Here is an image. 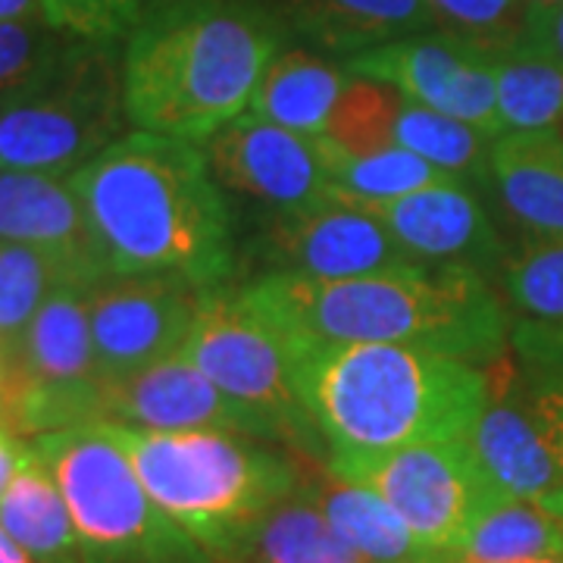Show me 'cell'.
<instances>
[{
    "instance_id": "obj_41",
    "label": "cell",
    "mask_w": 563,
    "mask_h": 563,
    "mask_svg": "<svg viewBox=\"0 0 563 563\" xmlns=\"http://www.w3.org/2000/svg\"><path fill=\"white\" fill-rule=\"evenodd\" d=\"M539 504H542L544 510H551V514H554V517H558V520L563 523V488L551 492V495H548V498H542Z\"/></svg>"
},
{
    "instance_id": "obj_38",
    "label": "cell",
    "mask_w": 563,
    "mask_h": 563,
    "mask_svg": "<svg viewBox=\"0 0 563 563\" xmlns=\"http://www.w3.org/2000/svg\"><path fill=\"white\" fill-rule=\"evenodd\" d=\"M29 451L32 448H29V442H22V435H16L7 426H0V495L7 492V485L13 483V476L20 473Z\"/></svg>"
},
{
    "instance_id": "obj_46",
    "label": "cell",
    "mask_w": 563,
    "mask_h": 563,
    "mask_svg": "<svg viewBox=\"0 0 563 563\" xmlns=\"http://www.w3.org/2000/svg\"><path fill=\"white\" fill-rule=\"evenodd\" d=\"M561 132H563V129H561Z\"/></svg>"
},
{
    "instance_id": "obj_3",
    "label": "cell",
    "mask_w": 563,
    "mask_h": 563,
    "mask_svg": "<svg viewBox=\"0 0 563 563\" xmlns=\"http://www.w3.org/2000/svg\"><path fill=\"white\" fill-rule=\"evenodd\" d=\"M285 25L261 0H154L122 51L129 122L203 144L251 107Z\"/></svg>"
},
{
    "instance_id": "obj_31",
    "label": "cell",
    "mask_w": 563,
    "mask_h": 563,
    "mask_svg": "<svg viewBox=\"0 0 563 563\" xmlns=\"http://www.w3.org/2000/svg\"><path fill=\"white\" fill-rule=\"evenodd\" d=\"M401 103L404 95L398 88L351 76L322 135L335 147H342L344 154H357V157L395 147V120Z\"/></svg>"
},
{
    "instance_id": "obj_2",
    "label": "cell",
    "mask_w": 563,
    "mask_h": 563,
    "mask_svg": "<svg viewBox=\"0 0 563 563\" xmlns=\"http://www.w3.org/2000/svg\"><path fill=\"white\" fill-rule=\"evenodd\" d=\"M242 295L288 342L420 344L476 366L504 361L510 342L507 307L470 266L420 263L357 279L263 273Z\"/></svg>"
},
{
    "instance_id": "obj_7",
    "label": "cell",
    "mask_w": 563,
    "mask_h": 563,
    "mask_svg": "<svg viewBox=\"0 0 563 563\" xmlns=\"http://www.w3.org/2000/svg\"><path fill=\"white\" fill-rule=\"evenodd\" d=\"M29 444L60 485L81 563H217L147 495L103 422L44 432Z\"/></svg>"
},
{
    "instance_id": "obj_6",
    "label": "cell",
    "mask_w": 563,
    "mask_h": 563,
    "mask_svg": "<svg viewBox=\"0 0 563 563\" xmlns=\"http://www.w3.org/2000/svg\"><path fill=\"white\" fill-rule=\"evenodd\" d=\"M129 122L120 44L66 38L0 95V169L73 176Z\"/></svg>"
},
{
    "instance_id": "obj_4",
    "label": "cell",
    "mask_w": 563,
    "mask_h": 563,
    "mask_svg": "<svg viewBox=\"0 0 563 563\" xmlns=\"http://www.w3.org/2000/svg\"><path fill=\"white\" fill-rule=\"evenodd\" d=\"M291 344V373L329 454L466 439L492 398L488 366L420 344Z\"/></svg>"
},
{
    "instance_id": "obj_34",
    "label": "cell",
    "mask_w": 563,
    "mask_h": 563,
    "mask_svg": "<svg viewBox=\"0 0 563 563\" xmlns=\"http://www.w3.org/2000/svg\"><path fill=\"white\" fill-rule=\"evenodd\" d=\"M66 38L44 20L0 22V95L32 76Z\"/></svg>"
},
{
    "instance_id": "obj_1",
    "label": "cell",
    "mask_w": 563,
    "mask_h": 563,
    "mask_svg": "<svg viewBox=\"0 0 563 563\" xmlns=\"http://www.w3.org/2000/svg\"><path fill=\"white\" fill-rule=\"evenodd\" d=\"M103 276H179L222 288L235 229L203 144L135 129L73 176Z\"/></svg>"
},
{
    "instance_id": "obj_27",
    "label": "cell",
    "mask_w": 563,
    "mask_h": 563,
    "mask_svg": "<svg viewBox=\"0 0 563 563\" xmlns=\"http://www.w3.org/2000/svg\"><path fill=\"white\" fill-rule=\"evenodd\" d=\"M320 147L332 191L363 198V201L401 198V195L426 191V188H435V185L461 181L457 176L444 173L429 161H422L420 154L398 147V144L376 151V154H361L357 157V154H344L342 147H335L325 135H320Z\"/></svg>"
},
{
    "instance_id": "obj_42",
    "label": "cell",
    "mask_w": 563,
    "mask_h": 563,
    "mask_svg": "<svg viewBox=\"0 0 563 563\" xmlns=\"http://www.w3.org/2000/svg\"><path fill=\"white\" fill-rule=\"evenodd\" d=\"M7 383H10V361L0 354V401H3V391H7Z\"/></svg>"
},
{
    "instance_id": "obj_15",
    "label": "cell",
    "mask_w": 563,
    "mask_h": 563,
    "mask_svg": "<svg viewBox=\"0 0 563 563\" xmlns=\"http://www.w3.org/2000/svg\"><path fill=\"white\" fill-rule=\"evenodd\" d=\"M470 185H435L426 191L385 198V201H363L335 191L344 201L357 203L369 217L383 222L395 235V242L417 263L432 266H470L495 279L501 273L507 244L495 220L488 217L485 203L466 191Z\"/></svg>"
},
{
    "instance_id": "obj_44",
    "label": "cell",
    "mask_w": 563,
    "mask_h": 563,
    "mask_svg": "<svg viewBox=\"0 0 563 563\" xmlns=\"http://www.w3.org/2000/svg\"><path fill=\"white\" fill-rule=\"evenodd\" d=\"M0 426H7V413H3V401H0ZM10 429V426H7Z\"/></svg>"
},
{
    "instance_id": "obj_8",
    "label": "cell",
    "mask_w": 563,
    "mask_h": 563,
    "mask_svg": "<svg viewBox=\"0 0 563 563\" xmlns=\"http://www.w3.org/2000/svg\"><path fill=\"white\" fill-rule=\"evenodd\" d=\"M225 398L242 407L263 442H285L303 457H329L291 373V344L242 291L210 288L179 351Z\"/></svg>"
},
{
    "instance_id": "obj_28",
    "label": "cell",
    "mask_w": 563,
    "mask_h": 563,
    "mask_svg": "<svg viewBox=\"0 0 563 563\" xmlns=\"http://www.w3.org/2000/svg\"><path fill=\"white\" fill-rule=\"evenodd\" d=\"M492 135L466 122L444 117L422 103L404 98L395 120V144L420 154L422 161L457 176L466 185H488V151Z\"/></svg>"
},
{
    "instance_id": "obj_36",
    "label": "cell",
    "mask_w": 563,
    "mask_h": 563,
    "mask_svg": "<svg viewBox=\"0 0 563 563\" xmlns=\"http://www.w3.org/2000/svg\"><path fill=\"white\" fill-rule=\"evenodd\" d=\"M517 391L529 420L563 470V383L526 379L523 373H517Z\"/></svg>"
},
{
    "instance_id": "obj_45",
    "label": "cell",
    "mask_w": 563,
    "mask_h": 563,
    "mask_svg": "<svg viewBox=\"0 0 563 563\" xmlns=\"http://www.w3.org/2000/svg\"><path fill=\"white\" fill-rule=\"evenodd\" d=\"M536 563H563V558H551V561H536Z\"/></svg>"
},
{
    "instance_id": "obj_20",
    "label": "cell",
    "mask_w": 563,
    "mask_h": 563,
    "mask_svg": "<svg viewBox=\"0 0 563 563\" xmlns=\"http://www.w3.org/2000/svg\"><path fill=\"white\" fill-rule=\"evenodd\" d=\"M285 32L344 60L388 41L435 32L426 0H279Z\"/></svg>"
},
{
    "instance_id": "obj_23",
    "label": "cell",
    "mask_w": 563,
    "mask_h": 563,
    "mask_svg": "<svg viewBox=\"0 0 563 563\" xmlns=\"http://www.w3.org/2000/svg\"><path fill=\"white\" fill-rule=\"evenodd\" d=\"M0 526L38 563H81L79 532L60 485L35 451H29L20 473L0 495Z\"/></svg>"
},
{
    "instance_id": "obj_43",
    "label": "cell",
    "mask_w": 563,
    "mask_h": 563,
    "mask_svg": "<svg viewBox=\"0 0 563 563\" xmlns=\"http://www.w3.org/2000/svg\"><path fill=\"white\" fill-rule=\"evenodd\" d=\"M529 7H548V3H561V0H526Z\"/></svg>"
},
{
    "instance_id": "obj_14",
    "label": "cell",
    "mask_w": 563,
    "mask_h": 563,
    "mask_svg": "<svg viewBox=\"0 0 563 563\" xmlns=\"http://www.w3.org/2000/svg\"><path fill=\"white\" fill-rule=\"evenodd\" d=\"M203 154L222 188L263 203L266 213L298 210L332 191L320 135L291 132L254 113H242L203 141Z\"/></svg>"
},
{
    "instance_id": "obj_18",
    "label": "cell",
    "mask_w": 563,
    "mask_h": 563,
    "mask_svg": "<svg viewBox=\"0 0 563 563\" xmlns=\"http://www.w3.org/2000/svg\"><path fill=\"white\" fill-rule=\"evenodd\" d=\"M0 242L47 251L88 285L107 279L69 176L0 169Z\"/></svg>"
},
{
    "instance_id": "obj_32",
    "label": "cell",
    "mask_w": 563,
    "mask_h": 563,
    "mask_svg": "<svg viewBox=\"0 0 563 563\" xmlns=\"http://www.w3.org/2000/svg\"><path fill=\"white\" fill-rule=\"evenodd\" d=\"M426 7L439 32L479 47L488 57H498L526 38V0H426Z\"/></svg>"
},
{
    "instance_id": "obj_29",
    "label": "cell",
    "mask_w": 563,
    "mask_h": 563,
    "mask_svg": "<svg viewBox=\"0 0 563 563\" xmlns=\"http://www.w3.org/2000/svg\"><path fill=\"white\" fill-rule=\"evenodd\" d=\"M63 285H88L54 254L0 242V354L10 361L41 303Z\"/></svg>"
},
{
    "instance_id": "obj_9",
    "label": "cell",
    "mask_w": 563,
    "mask_h": 563,
    "mask_svg": "<svg viewBox=\"0 0 563 563\" xmlns=\"http://www.w3.org/2000/svg\"><path fill=\"white\" fill-rule=\"evenodd\" d=\"M88 288L91 285L57 288L10 354L3 413L16 435L35 439L103 420L107 379L91 342Z\"/></svg>"
},
{
    "instance_id": "obj_37",
    "label": "cell",
    "mask_w": 563,
    "mask_h": 563,
    "mask_svg": "<svg viewBox=\"0 0 563 563\" xmlns=\"http://www.w3.org/2000/svg\"><path fill=\"white\" fill-rule=\"evenodd\" d=\"M526 44L563 63V0L548 7H529L526 20Z\"/></svg>"
},
{
    "instance_id": "obj_33",
    "label": "cell",
    "mask_w": 563,
    "mask_h": 563,
    "mask_svg": "<svg viewBox=\"0 0 563 563\" xmlns=\"http://www.w3.org/2000/svg\"><path fill=\"white\" fill-rule=\"evenodd\" d=\"M41 16L69 38L120 44L144 16V0H41Z\"/></svg>"
},
{
    "instance_id": "obj_22",
    "label": "cell",
    "mask_w": 563,
    "mask_h": 563,
    "mask_svg": "<svg viewBox=\"0 0 563 563\" xmlns=\"http://www.w3.org/2000/svg\"><path fill=\"white\" fill-rule=\"evenodd\" d=\"M351 73L310 47L279 51L263 69L247 113L303 135H322Z\"/></svg>"
},
{
    "instance_id": "obj_16",
    "label": "cell",
    "mask_w": 563,
    "mask_h": 563,
    "mask_svg": "<svg viewBox=\"0 0 563 563\" xmlns=\"http://www.w3.org/2000/svg\"><path fill=\"white\" fill-rule=\"evenodd\" d=\"M103 420L157 429V432L222 429V432L261 439L257 426L242 407L232 398H225L220 388L181 354L107 383Z\"/></svg>"
},
{
    "instance_id": "obj_26",
    "label": "cell",
    "mask_w": 563,
    "mask_h": 563,
    "mask_svg": "<svg viewBox=\"0 0 563 563\" xmlns=\"http://www.w3.org/2000/svg\"><path fill=\"white\" fill-rule=\"evenodd\" d=\"M498 81V113L504 132H551L563 129V63L517 44L492 57Z\"/></svg>"
},
{
    "instance_id": "obj_19",
    "label": "cell",
    "mask_w": 563,
    "mask_h": 563,
    "mask_svg": "<svg viewBox=\"0 0 563 563\" xmlns=\"http://www.w3.org/2000/svg\"><path fill=\"white\" fill-rule=\"evenodd\" d=\"M488 188L523 239H563V132H501L488 151Z\"/></svg>"
},
{
    "instance_id": "obj_30",
    "label": "cell",
    "mask_w": 563,
    "mask_h": 563,
    "mask_svg": "<svg viewBox=\"0 0 563 563\" xmlns=\"http://www.w3.org/2000/svg\"><path fill=\"white\" fill-rule=\"evenodd\" d=\"M498 276L520 320L563 322V239H523L507 251Z\"/></svg>"
},
{
    "instance_id": "obj_40",
    "label": "cell",
    "mask_w": 563,
    "mask_h": 563,
    "mask_svg": "<svg viewBox=\"0 0 563 563\" xmlns=\"http://www.w3.org/2000/svg\"><path fill=\"white\" fill-rule=\"evenodd\" d=\"M0 563H38V561H35V558H29L20 544L13 542V539L3 532V526H0Z\"/></svg>"
},
{
    "instance_id": "obj_35",
    "label": "cell",
    "mask_w": 563,
    "mask_h": 563,
    "mask_svg": "<svg viewBox=\"0 0 563 563\" xmlns=\"http://www.w3.org/2000/svg\"><path fill=\"white\" fill-rule=\"evenodd\" d=\"M510 344L526 379L563 383V322L517 320L510 329Z\"/></svg>"
},
{
    "instance_id": "obj_24",
    "label": "cell",
    "mask_w": 563,
    "mask_h": 563,
    "mask_svg": "<svg viewBox=\"0 0 563 563\" xmlns=\"http://www.w3.org/2000/svg\"><path fill=\"white\" fill-rule=\"evenodd\" d=\"M563 558V523L539 501L492 498L463 532L454 563H536Z\"/></svg>"
},
{
    "instance_id": "obj_21",
    "label": "cell",
    "mask_w": 563,
    "mask_h": 563,
    "mask_svg": "<svg viewBox=\"0 0 563 563\" xmlns=\"http://www.w3.org/2000/svg\"><path fill=\"white\" fill-rule=\"evenodd\" d=\"M303 488L320 504L329 523L366 563H442V558L417 539L401 514L376 492L335 479L325 466L303 476Z\"/></svg>"
},
{
    "instance_id": "obj_5",
    "label": "cell",
    "mask_w": 563,
    "mask_h": 563,
    "mask_svg": "<svg viewBox=\"0 0 563 563\" xmlns=\"http://www.w3.org/2000/svg\"><path fill=\"white\" fill-rule=\"evenodd\" d=\"M103 422L147 495L217 563H242L263 517L303 483L301 463L222 429L157 432Z\"/></svg>"
},
{
    "instance_id": "obj_11",
    "label": "cell",
    "mask_w": 563,
    "mask_h": 563,
    "mask_svg": "<svg viewBox=\"0 0 563 563\" xmlns=\"http://www.w3.org/2000/svg\"><path fill=\"white\" fill-rule=\"evenodd\" d=\"M179 276H107L88 288V322L103 379L113 383L176 357L198 320L203 295Z\"/></svg>"
},
{
    "instance_id": "obj_17",
    "label": "cell",
    "mask_w": 563,
    "mask_h": 563,
    "mask_svg": "<svg viewBox=\"0 0 563 563\" xmlns=\"http://www.w3.org/2000/svg\"><path fill=\"white\" fill-rule=\"evenodd\" d=\"M488 379L492 398L470 429L466 442L495 495L542 501L551 492L563 488L561 463L554 461L551 448L542 442L539 429L526 413L517 391V373H510L504 363V376L498 379L495 366H488Z\"/></svg>"
},
{
    "instance_id": "obj_39",
    "label": "cell",
    "mask_w": 563,
    "mask_h": 563,
    "mask_svg": "<svg viewBox=\"0 0 563 563\" xmlns=\"http://www.w3.org/2000/svg\"><path fill=\"white\" fill-rule=\"evenodd\" d=\"M16 20H44L41 0H0V22Z\"/></svg>"
},
{
    "instance_id": "obj_25",
    "label": "cell",
    "mask_w": 563,
    "mask_h": 563,
    "mask_svg": "<svg viewBox=\"0 0 563 563\" xmlns=\"http://www.w3.org/2000/svg\"><path fill=\"white\" fill-rule=\"evenodd\" d=\"M242 563H366L301 488L263 517Z\"/></svg>"
},
{
    "instance_id": "obj_12",
    "label": "cell",
    "mask_w": 563,
    "mask_h": 563,
    "mask_svg": "<svg viewBox=\"0 0 563 563\" xmlns=\"http://www.w3.org/2000/svg\"><path fill=\"white\" fill-rule=\"evenodd\" d=\"M344 69L351 76L385 81L407 101L454 117L492 139L504 132L492 57L439 29L354 54L344 60Z\"/></svg>"
},
{
    "instance_id": "obj_10",
    "label": "cell",
    "mask_w": 563,
    "mask_h": 563,
    "mask_svg": "<svg viewBox=\"0 0 563 563\" xmlns=\"http://www.w3.org/2000/svg\"><path fill=\"white\" fill-rule=\"evenodd\" d=\"M322 466L335 479L385 498L442 563H454L463 532L498 498L466 439L404 444L379 454H329Z\"/></svg>"
},
{
    "instance_id": "obj_13",
    "label": "cell",
    "mask_w": 563,
    "mask_h": 563,
    "mask_svg": "<svg viewBox=\"0 0 563 563\" xmlns=\"http://www.w3.org/2000/svg\"><path fill=\"white\" fill-rule=\"evenodd\" d=\"M269 273L357 279L420 266L376 217L329 191L322 201L269 213L257 235Z\"/></svg>"
}]
</instances>
